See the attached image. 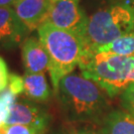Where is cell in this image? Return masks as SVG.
<instances>
[{"label":"cell","instance_id":"1","mask_svg":"<svg viewBox=\"0 0 134 134\" xmlns=\"http://www.w3.org/2000/svg\"><path fill=\"white\" fill-rule=\"evenodd\" d=\"M57 94L68 119L74 122H96L107 106V94L100 86L72 72L60 81Z\"/></svg>","mask_w":134,"mask_h":134},{"label":"cell","instance_id":"2","mask_svg":"<svg viewBox=\"0 0 134 134\" xmlns=\"http://www.w3.org/2000/svg\"><path fill=\"white\" fill-rule=\"evenodd\" d=\"M37 30L39 39L48 54V72L54 91L57 93L60 81L79 66L86 51L85 42L76 33L59 29L47 21Z\"/></svg>","mask_w":134,"mask_h":134},{"label":"cell","instance_id":"3","mask_svg":"<svg viewBox=\"0 0 134 134\" xmlns=\"http://www.w3.org/2000/svg\"><path fill=\"white\" fill-rule=\"evenodd\" d=\"M134 33V0H116L87 19L82 40L86 51Z\"/></svg>","mask_w":134,"mask_h":134},{"label":"cell","instance_id":"4","mask_svg":"<svg viewBox=\"0 0 134 134\" xmlns=\"http://www.w3.org/2000/svg\"><path fill=\"white\" fill-rule=\"evenodd\" d=\"M83 77L94 81L110 97L134 82V57L107 53H87L79 64Z\"/></svg>","mask_w":134,"mask_h":134},{"label":"cell","instance_id":"5","mask_svg":"<svg viewBox=\"0 0 134 134\" xmlns=\"http://www.w3.org/2000/svg\"><path fill=\"white\" fill-rule=\"evenodd\" d=\"M88 17L76 0H58L52 3L47 22L62 30L83 37Z\"/></svg>","mask_w":134,"mask_h":134},{"label":"cell","instance_id":"6","mask_svg":"<svg viewBox=\"0 0 134 134\" xmlns=\"http://www.w3.org/2000/svg\"><path fill=\"white\" fill-rule=\"evenodd\" d=\"M29 32L13 7H0V48L13 49L19 46Z\"/></svg>","mask_w":134,"mask_h":134},{"label":"cell","instance_id":"7","mask_svg":"<svg viewBox=\"0 0 134 134\" xmlns=\"http://www.w3.org/2000/svg\"><path fill=\"white\" fill-rule=\"evenodd\" d=\"M51 117L43 107L31 100L16 101L12 106L5 125H31L46 129L50 124Z\"/></svg>","mask_w":134,"mask_h":134},{"label":"cell","instance_id":"8","mask_svg":"<svg viewBox=\"0 0 134 134\" xmlns=\"http://www.w3.org/2000/svg\"><path fill=\"white\" fill-rule=\"evenodd\" d=\"M51 0H16L13 9L29 31L38 29L48 18Z\"/></svg>","mask_w":134,"mask_h":134},{"label":"cell","instance_id":"9","mask_svg":"<svg viewBox=\"0 0 134 134\" xmlns=\"http://www.w3.org/2000/svg\"><path fill=\"white\" fill-rule=\"evenodd\" d=\"M22 61L26 74H40L48 71L49 57L40 39L27 37L21 44Z\"/></svg>","mask_w":134,"mask_h":134},{"label":"cell","instance_id":"10","mask_svg":"<svg viewBox=\"0 0 134 134\" xmlns=\"http://www.w3.org/2000/svg\"><path fill=\"white\" fill-rule=\"evenodd\" d=\"M100 134H134V116L125 110H112L102 119Z\"/></svg>","mask_w":134,"mask_h":134},{"label":"cell","instance_id":"11","mask_svg":"<svg viewBox=\"0 0 134 134\" xmlns=\"http://www.w3.org/2000/svg\"><path fill=\"white\" fill-rule=\"evenodd\" d=\"M25 96L34 102H45L51 97V90L44 72L25 74L24 77Z\"/></svg>","mask_w":134,"mask_h":134},{"label":"cell","instance_id":"12","mask_svg":"<svg viewBox=\"0 0 134 134\" xmlns=\"http://www.w3.org/2000/svg\"><path fill=\"white\" fill-rule=\"evenodd\" d=\"M87 51L91 53H107L121 57H134V33L121 36L105 45Z\"/></svg>","mask_w":134,"mask_h":134},{"label":"cell","instance_id":"13","mask_svg":"<svg viewBox=\"0 0 134 134\" xmlns=\"http://www.w3.org/2000/svg\"><path fill=\"white\" fill-rule=\"evenodd\" d=\"M17 101V96L9 90H6L0 93V127L5 125L8 119L12 106Z\"/></svg>","mask_w":134,"mask_h":134},{"label":"cell","instance_id":"14","mask_svg":"<svg viewBox=\"0 0 134 134\" xmlns=\"http://www.w3.org/2000/svg\"><path fill=\"white\" fill-rule=\"evenodd\" d=\"M47 130L31 125H4V134H46Z\"/></svg>","mask_w":134,"mask_h":134},{"label":"cell","instance_id":"15","mask_svg":"<svg viewBox=\"0 0 134 134\" xmlns=\"http://www.w3.org/2000/svg\"><path fill=\"white\" fill-rule=\"evenodd\" d=\"M120 99L123 109L134 116V82L128 85L122 91Z\"/></svg>","mask_w":134,"mask_h":134},{"label":"cell","instance_id":"16","mask_svg":"<svg viewBox=\"0 0 134 134\" xmlns=\"http://www.w3.org/2000/svg\"><path fill=\"white\" fill-rule=\"evenodd\" d=\"M7 90L13 92L15 96H19L24 92V80L23 77H20L18 75L11 74L9 77V83Z\"/></svg>","mask_w":134,"mask_h":134},{"label":"cell","instance_id":"17","mask_svg":"<svg viewBox=\"0 0 134 134\" xmlns=\"http://www.w3.org/2000/svg\"><path fill=\"white\" fill-rule=\"evenodd\" d=\"M10 74L7 64L2 57H0V93L7 90L9 83Z\"/></svg>","mask_w":134,"mask_h":134},{"label":"cell","instance_id":"18","mask_svg":"<svg viewBox=\"0 0 134 134\" xmlns=\"http://www.w3.org/2000/svg\"><path fill=\"white\" fill-rule=\"evenodd\" d=\"M66 134H97L93 130L86 128V127H72V128H68Z\"/></svg>","mask_w":134,"mask_h":134},{"label":"cell","instance_id":"19","mask_svg":"<svg viewBox=\"0 0 134 134\" xmlns=\"http://www.w3.org/2000/svg\"><path fill=\"white\" fill-rule=\"evenodd\" d=\"M16 0H0V7H13Z\"/></svg>","mask_w":134,"mask_h":134},{"label":"cell","instance_id":"20","mask_svg":"<svg viewBox=\"0 0 134 134\" xmlns=\"http://www.w3.org/2000/svg\"><path fill=\"white\" fill-rule=\"evenodd\" d=\"M0 134H4V125L0 127Z\"/></svg>","mask_w":134,"mask_h":134},{"label":"cell","instance_id":"21","mask_svg":"<svg viewBox=\"0 0 134 134\" xmlns=\"http://www.w3.org/2000/svg\"><path fill=\"white\" fill-rule=\"evenodd\" d=\"M56 1H58V0H51V2H52V3H54V2H56Z\"/></svg>","mask_w":134,"mask_h":134},{"label":"cell","instance_id":"22","mask_svg":"<svg viewBox=\"0 0 134 134\" xmlns=\"http://www.w3.org/2000/svg\"><path fill=\"white\" fill-rule=\"evenodd\" d=\"M76 1H77V2H79V1H80V0H76Z\"/></svg>","mask_w":134,"mask_h":134},{"label":"cell","instance_id":"23","mask_svg":"<svg viewBox=\"0 0 134 134\" xmlns=\"http://www.w3.org/2000/svg\"><path fill=\"white\" fill-rule=\"evenodd\" d=\"M55 134H61V133H55Z\"/></svg>","mask_w":134,"mask_h":134}]
</instances>
